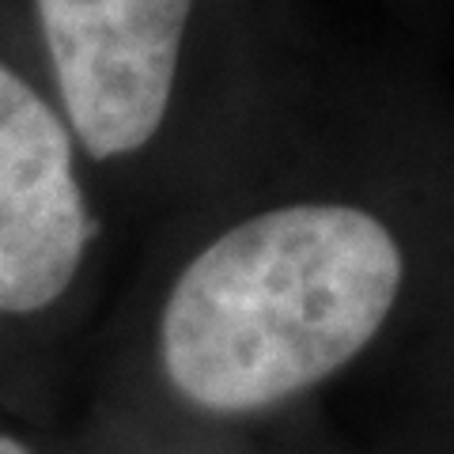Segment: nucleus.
<instances>
[{"mask_svg":"<svg viewBox=\"0 0 454 454\" xmlns=\"http://www.w3.org/2000/svg\"><path fill=\"white\" fill-rule=\"evenodd\" d=\"M409 250L382 212L307 197L231 223L193 254L160 315V360L186 402L258 413L348 367L387 330Z\"/></svg>","mask_w":454,"mask_h":454,"instance_id":"f257e3e1","label":"nucleus"},{"mask_svg":"<svg viewBox=\"0 0 454 454\" xmlns=\"http://www.w3.org/2000/svg\"><path fill=\"white\" fill-rule=\"evenodd\" d=\"M68 133L91 160L133 155L175 95L193 0H35Z\"/></svg>","mask_w":454,"mask_h":454,"instance_id":"f03ea898","label":"nucleus"},{"mask_svg":"<svg viewBox=\"0 0 454 454\" xmlns=\"http://www.w3.org/2000/svg\"><path fill=\"white\" fill-rule=\"evenodd\" d=\"M91 231L73 133L0 65V315H35L61 300Z\"/></svg>","mask_w":454,"mask_h":454,"instance_id":"7ed1b4c3","label":"nucleus"},{"mask_svg":"<svg viewBox=\"0 0 454 454\" xmlns=\"http://www.w3.org/2000/svg\"><path fill=\"white\" fill-rule=\"evenodd\" d=\"M0 454H27V447H20L16 439H8V435H0Z\"/></svg>","mask_w":454,"mask_h":454,"instance_id":"20e7f679","label":"nucleus"}]
</instances>
